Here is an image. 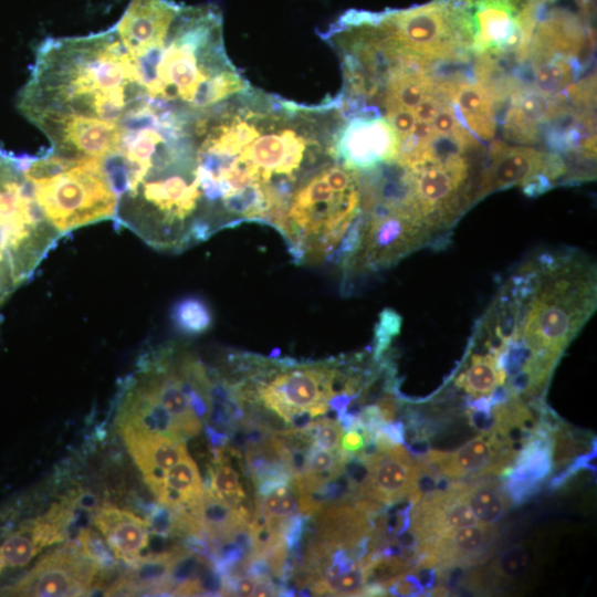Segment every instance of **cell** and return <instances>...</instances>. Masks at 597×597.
I'll use <instances>...</instances> for the list:
<instances>
[{"instance_id": "6da1fadb", "label": "cell", "mask_w": 597, "mask_h": 597, "mask_svg": "<svg viewBox=\"0 0 597 597\" xmlns=\"http://www.w3.org/2000/svg\"><path fill=\"white\" fill-rule=\"evenodd\" d=\"M147 98L115 27L81 36L46 38L17 97L21 115L70 158L112 156L122 121Z\"/></svg>"}, {"instance_id": "7a4b0ae2", "label": "cell", "mask_w": 597, "mask_h": 597, "mask_svg": "<svg viewBox=\"0 0 597 597\" xmlns=\"http://www.w3.org/2000/svg\"><path fill=\"white\" fill-rule=\"evenodd\" d=\"M105 166L117 193L114 220L147 245L179 253L213 234L190 123L154 109L133 114Z\"/></svg>"}, {"instance_id": "3957f363", "label": "cell", "mask_w": 597, "mask_h": 597, "mask_svg": "<svg viewBox=\"0 0 597 597\" xmlns=\"http://www.w3.org/2000/svg\"><path fill=\"white\" fill-rule=\"evenodd\" d=\"M132 60L147 98L192 116L249 90L224 52L212 3L180 4L164 41Z\"/></svg>"}, {"instance_id": "277c9868", "label": "cell", "mask_w": 597, "mask_h": 597, "mask_svg": "<svg viewBox=\"0 0 597 597\" xmlns=\"http://www.w3.org/2000/svg\"><path fill=\"white\" fill-rule=\"evenodd\" d=\"M535 258L538 282L517 339L559 358L596 308V266L574 250Z\"/></svg>"}, {"instance_id": "5b68a950", "label": "cell", "mask_w": 597, "mask_h": 597, "mask_svg": "<svg viewBox=\"0 0 597 597\" xmlns=\"http://www.w3.org/2000/svg\"><path fill=\"white\" fill-rule=\"evenodd\" d=\"M360 211V177L328 161L295 188L277 228L295 262L329 259Z\"/></svg>"}, {"instance_id": "8992f818", "label": "cell", "mask_w": 597, "mask_h": 597, "mask_svg": "<svg viewBox=\"0 0 597 597\" xmlns=\"http://www.w3.org/2000/svg\"><path fill=\"white\" fill-rule=\"evenodd\" d=\"M22 159L39 206L62 237L115 218L117 193L104 160L63 157L50 149Z\"/></svg>"}, {"instance_id": "52a82bcc", "label": "cell", "mask_w": 597, "mask_h": 597, "mask_svg": "<svg viewBox=\"0 0 597 597\" xmlns=\"http://www.w3.org/2000/svg\"><path fill=\"white\" fill-rule=\"evenodd\" d=\"M61 238L35 199L22 156L0 148V308Z\"/></svg>"}, {"instance_id": "ba28073f", "label": "cell", "mask_w": 597, "mask_h": 597, "mask_svg": "<svg viewBox=\"0 0 597 597\" xmlns=\"http://www.w3.org/2000/svg\"><path fill=\"white\" fill-rule=\"evenodd\" d=\"M471 9L434 0L404 10L369 12V21L386 42L431 69L441 61L468 60L474 39Z\"/></svg>"}, {"instance_id": "9c48e42d", "label": "cell", "mask_w": 597, "mask_h": 597, "mask_svg": "<svg viewBox=\"0 0 597 597\" xmlns=\"http://www.w3.org/2000/svg\"><path fill=\"white\" fill-rule=\"evenodd\" d=\"M360 211L365 217L360 243L342 270L345 277L389 268L433 238L413 210L391 209L375 203L368 210Z\"/></svg>"}, {"instance_id": "30bf717a", "label": "cell", "mask_w": 597, "mask_h": 597, "mask_svg": "<svg viewBox=\"0 0 597 597\" xmlns=\"http://www.w3.org/2000/svg\"><path fill=\"white\" fill-rule=\"evenodd\" d=\"M80 542H67L46 553L22 577L3 588L1 595L82 596L86 595L98 572Z\"/></svg>"}, {"instance_id": "8fae6325", "label": "cell", "mask_w": 597, "mask_h": 597, "mask_svg": "<svg viewBox=\"0 0 597 597\" xmlns=\"http://www.w3.org/2000/svg\"><path fill=\"white\" fill-rule=\"evenodd\" d=\"M397 150L396 133L381 116H356L343 121L332 138L334 159L358 172L395 161Z\"/></svg>"}, {"instance_id": "7c38bea8", "label": "cell", "mask_w": 597, "mask_h": 597, "mask_svg": "<svg viewBox=\"0 0 597 597\" xmlns=\"http://www.w3.org/2000/svg\"><path fill=\"white\" fill-rule=\"evenodd\" d=\"M516 453L491 432H484L454 451H428L423 457L438 473L452 480L476 479L510 472Z\"/></svg>"}, {"instance_id": "4fadbf2b", "label": "cell", "mask_w": 597, "mask_h": 597, "mask_svg": "<svg viewBox=\"0 0 597 597\" xmlns=\"http://www.w3.org/2000/svg\"><path fill=\"white\" fill-rule=\"evenodd\" d=\"M496 537L498 531L493 525L475 523L417 542V566L441 570L482 564L492 555Z\"/></svg>"}, {"instance_id": "5bb4252c", "label": "cell", "mask_w": 597, "mask_h": 597, "mask_svg": "<svg viewBox=\"0 0 597 597\" xmlns=\"http://www.w3.org/2000/svg\"><path fill=\"white\" fill-rule=\"evenodd\" d=\"M412 506L409 527L416 543L479 523L463 498L460 480L434 489Z\"/></svg>"}, {"instance_id": "9a60e30c", "label": "cell", "mask_w": 597, "mask_h": 597, "mask_svg": "<svg viewBox=\"0 0 597 597\" xmlns=\"http://www.w3.org/2000/svg\"><path fill=\"white\" fill-rule=\"evenodd\" d=\"M363 457L368 461L369 474L359 499L367 498L383 505L408 501L415 485L417 463L401 443Z\"/></svg>"}, {"instance_id": "2e32d148", "label": "cell", "mask_w": 597, "mask_h": 597, "mask_svg": "<svg viewBox=\"0 0 597 597\" xmlns=\"http://www.w3.org/2000/svg\"><path fill=\"white\" fill-rule=\"evenodd\" d=\"M545 155L534 148L493 142L488 161L476 178L472 203L493 191L522 185L533 175L542 172Z\"/></svg>"}, {"instance_id": "e0dca14e", "label": "cell", "mask_w": 597, "mask_h": 597, "mask_svg": "<svg viewBox=\"0 0 597 597\" xmlns=\"http://www.w3.org/2000/svg\"><path fill=\"white\" fill-rule=\"evenodd\" d=\"M129 454L157 498L167 471L188 454L185 441H176L137 428L118 427Z\"/></svg>"}, {"instance_id": "ac0fdd59", "label": "cell", "mask_w": 597, "mask_h": 597, "mask_svg": "<svg viewBox=\"0 0 597 597\" xmlns=\"http://www.w3.org/2000/svg\"><path fill=\"white\" fill-rule=\"evenodd\" d=\"M556 114L553 97L533 86L524 85L515 91L503 116L504 136L513 142L534 144L538 142L541 128Z\"/></svg>"}, {"instance_id": "d6986e66", "label": "cell", "mask_w": 597, "mask_h": 597, "mask_svg": "<svg viewBox=\"0 0 597 597\" xmlns=\"http://www.w3.org/2000/svg\"><path fill=\"white\" fill-rule=\"evenodd\" d=\"M552 440L545 428H540L517 453L514 468L504 490L514 503L519 504L534 494L552 469Z\"/></svg>"}, {"instance_id": "ffe728a7", "label": "cell", "mask_w": 597, "mask_h": 597, "mask_svg": "<svg viewBox=\"0 0 597 597\" xmlns=\"http://www.w3.org/2000/svg\"><path fill=\"white\" fill-rule=\"evenodd\" d=\"M93 522L117 558L132 566L143 557L149 537L145 520L133 512L105 505L94 512Z\"/></svg>"}, {"instance_id": "44dd1931", "label": "cell", "mask_w": 597, "mask_h": 597, "mask_svg": "<svg viewBox=\"0 0 597 597\" xmlns=\"http://www.w3.org/2000/svg\"><path fill=\"white\" fill-rule=\"evenodd\" d=\"M313 536L329 546L352 551L368 537L373 526L354 505L331 504L315 515Z\"/></svg>"}, {"instance_id": "7402d4cb", "label": "cell", "mask_w": 597, "mask_h": 597, "mask_svg": "<svg viewBox=\"0 0 597 597\" xmlns=\"http://www.w3.org/2000/svg\"><path fill=\"white\" fill-rule=\"evenodd\" d=\"M474 39L472 52L493 53L510 35L521 11L511 0H472Z\"/></svg>"}, {"instance_id": "603a6c76", "label": "cell", "mask_w": 597, "mask_h": 597, "mask_svg": "<svg viewBox=\"0 0 597 597\" xmlns=\"http://www.w3.org/2000/svg\"><path fill=\"white\" fill-rule=\"evenodd\" d=\"M441 82L449 101L457 104L472 134L483 140H491L495 133V103L486 90L467 81Z\"/></svg>"}, {"instance_id": "cb8c5ba5", "label": "cell", "mask_w": 597, "mask_h": 597, "mask_svg": "<svg viewBox=\"0 0 597 597\" xmlns=\"http://www.w3.org/2000/svg\"><path fill=\"white\" fill-rule=\"evenodd\" d=\"M202 493L203 485L198 467L187 454L167 471L157 500L172 510H178L182 506L198 505Z\"/></svg>"}, {"instance_id": "d4e9b609", "label": "cell", "mask_w": 597, "mask_h": 597, "mask_svg": "<svg viewBox=\"0 0 597 597\" xmlns=\"http://www.w3.org/2000/svg\"><path fill=\"white\" fill-rule=\"evenodd\" d=\"M461 489L468 506L479 523L494 525L510 507L511 500L504 486L491 478L461 481Z\"/></svg>"}, {"instance_id": "484cf974", "label": "cell", "mask_w": 597, "mask_h": 597, "mask_svg": "<svg viewBox=\"0 0 597 597\" xmlns=\"http://www.w3.org/2000/svg\"><path fill=\"white\" fill-rule=\"evenodd\" d=\"M506 381L505 371L498 364V355L473 354L469 366L455 378V386L472 397L490 396Z\"/></svg>"}, {"instance_id": "4316f807", "label": "cell", "mask_w": 597, "mask_h": 597, "mask_svg": "<svg viewBox=\"0 0 597 597\" xmlns=\"http://www.w3.org/2000/svg\"><path fill=\"white\" fill-rule=\"evenodd\" d=\"M200 521L210 541L226 538L239 525L247 524L233 506L205 485L200 503Z\"/></svg>"}, {"instance_id": "83f0119b", "label": "cell", "mask_w": 597, "mask_h": 597, "mask_svg": "<svg viewBox=\"0 0 597 597\" xmlns=\"http://www.w3.org/2000/svg\"><path fill=\"white\" fill-rule=\"evenodd\" d=\"M530 64L532 86L547 96L559 94L575 80L567 56L557 54L536 62H530Z\"/></svg>"}, {"instance_id": "f1b7e54d", "label": "cell", "mask_w": 597, "mask_h": 597, "mask_svg": "<svg viewBox=\"0 0 597 597\" xmlns=\"http://www.w3.org/2000/svg\"><path fill=\"white\" fill-rule=\"evenodd\" d=\"M291 483L282 484L268 495L258 496L255 500V505L264 513L274 533L283 534L290 517L300 511L297 493Z\"/></svg>"}, {"instance_id": "f546056e", "label": "cell", "mask_w": 597, "mask_h": 597, "mask_svg": "<svg viewBox=\"0 0 597 597\" xmlns=\"http://www.w3.org/2000/svg\"><path fill=\"white\" fill-rule=\"evenodd\" d=\"M171 321L179 333L196 336L210 329L213 315L211 308L202 298L186 296L174 304Z\"/></svg>"}, {"instance_id": "4dcf8cb0", "label": "cell", "mask_w": 597, "mask_h": 597, "mask_svg": "<svg viewBox=\"0 0 597 597\" xmlns=\"http://www.w3.org/2000/svg\"><path fill=\"white\" fill-rule=\"evenodd\" d=\"M205 486H209L234 509L241 504H251L240 474L230 462L213 463Z\"/></svg>"}, {"instance_id": "1f68e13d", "label": "cell", "mask_w": 597, "mask_h": 597, "mask_svg": "<svg viewBox=\"0 0 597 597\" xmlns=\"http://www.w3.org/2000/svg\"><path fill=\"white\" fill-rule=\"evenodd\" d=\"M76 536L83 552L96 564L98 569L112 573L117 567L116 556L113 555L111 547L97 532L84 527Z\"/></svg>"}, {"instance_id": "d6a6232c", "label": "cell", "mask_w": 597, "mask_h": 597, "mask_svg": "<svg viewBox=\"0 0 597 597\" xmlns=\"http://www.w3.org/2000/svg\"><path fill=\"white\" fill-rule=\"evenodd\" d=\"M402 318L392 308H384L379 315L374 329L373 358L378 362L388 350L392 339L399 334Z\"/></svg>"}, {"instance_id": "836d02e7", "label": "cell", "mask_w": 597, "mask_h": 597, "mask_svg": "<svg viewBox=\"0 0 597 597\" xmlns=\"http://www.w3.org/2000/svg\"><path fill=\"white\" fill-rule=\"evenodd\" d=\"M552 460L555 469H561L583 450V440L572 430L561 425L551 432Z\"/></svg>"}, {"instance_id": "e575fe53", "label": "cell", "mask_w": 597, "mask_h": 597, "mask_svg": "<svg viewBox=\"0 0 597 597\" xmlns=\"http://www.w3.org/2000/svg\"><path fill=\"white\" fill-rule=\"evenodd\" d=\"M139 509L150 533L171 537L176 535V512L171 507L161 503H140Z\"/></svg>"}, {"instance_id": "d590c367", "label": "cell", "mask_w": 597, "mask_h": 597, "mask_svg": "<svg viewBox=\"0 0 597 597\" xmlns=\"http://www.w3.org/2000/svg\"><path fill=\"white\" fill-rule=\"evenodd\" d=\"M304 429L311 434L314 447L331 451L339 450L343 429L337 420L323 417L312 420Z\"/></svg>"}, {"instance_id": "8d00e7d4", "label": "cell", "mask_w": 597, "mask_h": 597, "mask_svg": "<svg viewBox=\"0 0 597 597\" xmlns=\"http://www.w3.org/2000/svg\"><path fill=\"white\" fill-rule=\"evenodd\" d=\"M202 559L203 557L185 547L176 554L168 576L172 590L176 586L196 577Z\"/></svg>"}, {"instance_id": "74e56055", "label": "cell", "mask_w": 597, "mask_h": 597, "mask_svg": "<svg viewBox=\"0 0 597 597\" xmlns=\"http://www.w3.org/2000/svg\"><path fill=\"white\" fill-rule=\"evenodd\" d=\"M530 556L525 548L515 546L502 554L496 572L506 578L520 577L528 567Z\"/></svg>"}, {"instance_id": "f35d334b", "label": "cell", "mask_w": 597, "mask_h": 597, "mask_svg": "<svg viewBox=\"0 0 597 597\" xmlns=\"http://www.w3.org/2000/svg\"><path fill=\"white\" fill-rule=\"evenodd\" d=\"M195 579L201 596H224L222 575L212 562L203 558Z\"/></svg>"}, {"instance_id": "ab89813d", "label": "cell", "mask_w": 597, "mask_h": 597, "mask_svg": "<svg viewBox=\"0 0 597 597\" xmlns=\"http://www.w3.org/2000/svg\"><path fill=\"white\" fill-rule=\"evenodd\" d=\"M386 119L395 130L398 143L411 133L417 121L413 111L406 108L386 111Z\"/></svg>"}, {"instance_id": "60d3db41", "label": "cell", "mask_w": 597, "mask_h": 597, "mask_svg": "<svg viewBox=\"0 0 597 597\" xmlns=\"http://www.w3.org/2000/svg\"><path fill=\"white\" fill-rule=\"evenodd\" d=\"M431 123L433 135L441 136L453 135L462 126L455 118L450 103L440 107Z\"/></svg>"}, {"instance_id": "b9f144b4", "label": "cell", "mask_w": 597, "mask_h": 597, "mask_svg": "<svg viewBox=\"0 0 597 597\" xmlns=\"http://www.w3.org/2000/svg\"><path fill=\"white\" fill-rule=\"evenodd\" d=\"M62 500L74 509L87 511L93 514L100 507L97 496L81 488L71 490Z\"/></svg>"}, {"instance_id": "7bdbcfd3", "label": "cell", "mask_w": 597, "mask_h": 597, "mask_svg": "<svg viewBox=\"0 0 597 597\" xmlns=\"http://www.w3.org/2000/svg\"><path fill=\"white\" fill-rule=\"evenodd\" d=\"M447 103L450 101L443 96L429 94L413 108V114L418 121L430 123L440 107Z\"/></svg>"}, {"instance_id": "ee69618b", "label": "cell", "mask_w": 597, "mask_h": 597, "mask_svg": "<svg viewBox=\"0 0 597 597\" xmlns=\"http://www.w3.org/2000/svg\"><path fill=\"white\" fill-rule=\"evenodd\" d=\"M375 405L384 423L394 421L398 408L396 390H388L383 392L376 399Z\"/></svg>"}, {"instance_id": "f6af8a7d", "label": "cell", "mask_w": 597, "mask_h": 597, "mask_svg": "<svg viewBox=\"0 0 597 597\" xmlns=\"http://www.w3.org/2000/svg\"><path fill=\"white\" fill-rule=\"evenodd\" d=\"M367 443L362 429H349L342 434L339 449L346 454L358 453Z\"/></svg>"}, {"instance_id": "bcb514c9", "label": "cell", "mask_w": 597, "mask_h": 597, "mask_svg": "<svg viewBox=\"0 0 597 597\" xmlns=\"http://www.w3.org/2000/svg\"><path fill=\"white\" fill-rule=\"evenodd\" d=\"M521 186L523 193L531 198H535L554 187L548 177L543 172L533 175Z\"/></svg>"}, {"instance_id": "7dc6e473", "label": "cell", "mask_w": 597, "mask_h": 597, "mask_svg": "<svg viewBox=\"0 0 597 597\" xmlns=\"http://www.w3.org/2000/svg\"><path fill=\"white\" fill-rule=\"evenodd\" d=\"M205 431L209 439L211 449H218V448L224 447L231 440L230 434L228 432L220 431L208 423L205 425Z\"/></svg>"}, {"instance_id": "c3c4849f", "label": "cell", "mask_w": 597, "mask_h": 597, "mask_svg": "<svg viewBox=\"0 0 597 597\" xmlns=\"http://www.w3.org/2000/svg\"><path fill=\"white\" fill-rule=\"evenodd\" d=\"M381 431L395 443L405 442V425L401 421L398 422H388L379 427Z\"/></svg>"}, {"instance_id": "681fc988", "label": "cell", "mask_w": 597, "mask_h": 597, "mask_svg": "<svg viewBox=\"0 0 597 597\" xmlns=\"http://www.w3.org/2000/svg\"><path fill=\"white\" fill-rule=\"evenodd\" d=\"M253 596H279V587L272 578L258 579Z\"/></svg>"}, {"instance_id": "f907efd6", "label": "cell", "mask_w": 597, "mask_h": 597, "mask_svg": "<svg viewBox=\"0 0 597 597\" xmlns=\"http://www.w3.org/2000/svg\"><path fill=\"white\" fill-rule=\"evenodd\" d=\"M431 593H432V595H434V596H448V595H449V594H448V593H449L448 589H446V588L442 587V586L436 587L434 589H432Z\"/></svg>"}]
</instances>
